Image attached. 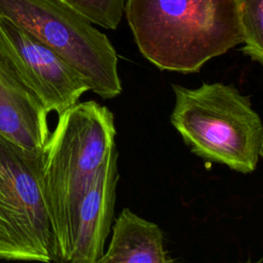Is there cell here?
Segmentation results:
<instances>
[{
    "label": "cell",
    "instance_id": "cell-1",
    "mask_svg": "<svg viewBox=\"0 0 263 263\" xmlns=\"http://www.w3.org/2000/svg\"><path fill=\"white\" fill-rule=\"evenodd\" d=\"M143 57L160 70L196 73L242 43L235 0H125Z\"/></svg>",
    "mask_w": 263,
    "mask_h": 263
},
{
    "label": "cell",
    "instance_id": "cell-2",
    "mask_svg": "<svg viewBox=\"0 0 263 263\" xmlns=\"http://www.w3.org/2000/svg\"><path fill=\"white\" fill-rule=\"evenodd\" d=\"M114 116L95 101L76 103L59 115L44 148L43 186L59 263L70 261L80 199L115 146Z\"/></svg>",
    "mask_w": 263,
    "mask_h": 263
},
{
    "label": "cell",
    "instance_id": "cell-3",
    "mask_svg": "<svg viewBox=\"0 0 263 263\" xmlns=\"http://www.w3.org/2000/svg\"><path fill=\"white\" fill-rule=\"evenodd\" d=\"M172 87L171 123L192 153L238 173L256 171L263 155V124L249 97L222 82Z\"/></svg>",
    "mask_w": 263,
    "mask_h": 263
},
{
    "label": "cell",
    "instance_id": "cell-4",
    "mask_svg": "<svg viewBox=\"0 0 263 263\" xmlns=\"http://www.w3.org/2000/svg\"><path fill=\"white\" fill-rule=\"evenodd\" d=\"M43 157L0 135V259L59 263Z\"/></svg>",
    "mask_w": 263,
    "mask_h": 263
},
{
    "label": "cell",
    "instance_id": "cell-5",
    "mask_svg": "<svg viewBox=\"0 0 263 263\" xmlns=\"http://www.w3.org/2000/svg\"><path fill=\"white\" fill-rule=\"evenodd\" d=\"M0 16L58 53L103 99L121 93L117 52L91 23L57 0H0Z\"/></svg>",
    "mask_w": 263,
    "mask_h": 263
},
{
    "label": "cell",
    "instance_id": "cell-6",
    "mask_svg": "<svg viewBox=\"0 0 263 263\" xmlns=\"http://www.w3.org/2000/svg\"><path fill=\"white\" fill-rule=\"evenodd\" d=\"M0 54L48 113L62 114L89 90L82 77L58 53L1 16Z\"/></svg>",
    "mask_w": 263,
    "mask_h": 263
},
{
    "label": "cell",
    "instance_id": "cell-7",
    "mask_svg": "<svg viewBox=\"0 0 263 263\" xmlns=\"http://www.w3.org/2000/svg\"><path fill=\"white\" fill-rule=\"evenodd\" d=\"M118 152L111 148L87 185L77 208L71 263H97L104 253L114 215L118 183Z\"/></svg>",
    "mask_w": 263,
    "mask_h": 263
},
{
    "label": "cell",
    "instance_id": "cell-8",
    "mask_svg": "<svg viewBox=\"0 0 263 263\" xmlns=\"http://www.w3.org/2000/svg\"><path fill=\"white\" fill-rule=\"evenodd\" d=\"M47 114L37 97L0 54V135L32 151H44Z\"/></svg>",
    "mask_w": 263,
    "mask_h": 263
},
{
    "label": "cell",
    "instance_id": "cell-9",
    "mask_svg": "<svg viewBox=\"0 0 263 263\" xmlns=\"http://www.w3.org/2000/svg\"><path fill=\"white\" fill-rule=\"evenodd\" d=\"M97 263H172L159 226L123 209L115 220L108 249Z\"/></svg>",
    "mask_w": 263,
    "mask_h": 263
},
{
    "label": "cell",
    "instance_id": "cell-10",
    "mask_svg": "<svg viewBox=\"0 0 263 263\" xmlns=\"http://www.w3.org/2000/svg\"><path fill=\"white\" fill-rule=\"evenodd\" d=\"M242 36L241 51L252 61L263 63V0H235Z\"/></svg>",
    "mask_w": 263,
    "mask_h": 263
},
{
    "label": "cell",
    "instance_id": "cell-11",
    "mask_svg": "<svg viewBox=\"0 0 263 263\" xmlns=\"http://www.w3.org/2000/svg\"><path fill=\"white\" fill-rule=\"evenodd\" d=\"M83 18L104 29L115 30L121 22L125 0H57Z\"/></svg>",
    "mask_w": 263,
    "mask_h": 263
},
{
    "label": "cell",
    "instance_id": "cell-12",
    "mask_svg": "<svg viewBox=\"0 0 263 263\" xmlns=\"http://www.w3.org/2000/svg\"><path fill=\"white\" fill-rule=\"evenodd\" d=\"M238 263H262V260L259 259L257 261H253L252 259H248L247 261H243V262H238Z\"/></svg>",
    "mask_w": 263,
    "mask_h": 263
},
{
    "label": "cell",
    "instance_id": "cell-13",
    "mask_svg": "<svg viewBox=\"0 0 263 263\" xmlns=\"http://www.w3.org/2000/svg\"><path fill=\"white\" fill-rule=\"evenodd\" d=\"M66 263H71V262H66Z\"/></svg>",
    "mask_w": 263,
    "mask_h": 263
}]
</instances>
